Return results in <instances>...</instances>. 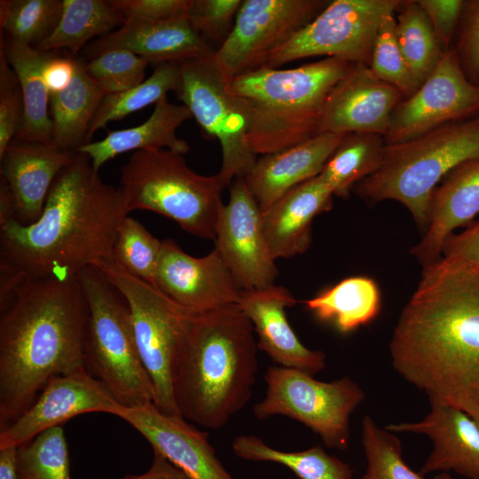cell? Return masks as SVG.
Listing matches in <instances>:
<instances>
[{
  "mask_svg": "<svg viewBox=\"0 0 479 479\" xmlns=\"http://www.w3.org/2000/svg\"><path fill=\"white\" fill-rule=\"evenodd\" d=\"M114 49L128 50L157 65L208 59L216 51L192 27L187 18L160 22L126 20L116 31L89 44L87 54L92 59Z\"/></svg>",
  "mask_w": 479,
  "mask_h": 479,
  "instance_id": "cell-22",
  "label": "cell"
},
{
  "mask_svg": "<svg viewBox=\"0 0 479 479\" xmlns=\"http://www.w3.org/2000/svg\"><path fill=\"white\" fill-rule=\"evenodd\" d=\"M124 23L125 20L111 0H63L58 26L35 48L42 51L64 48L77 52L90 39L121 27Z\"/></svg>",
  "mask_w": 479,
  "mask_h": 479,
  "instance_id": "cell-31",
  "label": "cell"
},
{
  "mask_svg": "<svg viewBox=\"0 0 479 479\" xmlns=\"http://www.w3.org/2000/svg\"><path fill=\"white\" fill-rule=\"evenodd\" d=\"M395 19L398 46L420 86L437 67L445 51L417 0H403Z\"/></svg>",
  "mask_w": 479,
  "mask_h": 479,
  "instance_id": "cell-34",
  "label": "cell"
},
{
  "mask_svg": "<svg viewBox=\"0 0 479 479\" xmlns=\"http://www.w3.org/2000/svg\"><path fill=\"white\" fill-rule=\"evenodd\" d=\"M241 0H192L187 20L216 51L230 35Z\"/></svg>",
  "mask_w": 479,
  "mask_h": 479,
  "instance_id": "cell-42",
  "label": "cell"
},
{
  "mask_svg": "<svg viewBox=\"0 0 479 479\" xmlns=\"http://www.w3.org/2000/svg\"><path fill=\"white\" fill-rule=\"evenodd\" d=\"M446 51L452 49L464 0H417Z\"/></svg>",
  "mask_w": 479,
  "mask_h": 479,
  "instance_id": "cell-46",
  "label": "cell"
},
{
  "mask_svg": "<svg viewBox=\"0 0 479 479\" xmlns=\"http://www.w3.org/2000/svg\"><path fill=\"white\" fill-rule=\"evenodd\" d=\"M479 114V86L465 76L452 49L431 75L395 108L386 145L402 143L444 124Z\"/></svg>",
  "mask_w": 479,
  "mask_h": 479,
  "instance_id": "cell-14",
  "label": "cell"
},
{
  "mask_svg": "<svg viewBox=\"0 0 479 479\" xmlns=\"http://www.w3.org/2000/svg\"><path fill=\"white\" fill-rule=\"evenodd\" d=\"M179 82V62H164L158 64L153 74L137 86L122 92L106 94L90 126L87 142L90 143L94 133L108 122L156 104L169 91L175 92Z\"/></svg>",
  "mask_w": 479,
  "mask_h": 479,
  "instance_id": "cell-35",
  "label": "cell"
},
{
  "mask_svg": "<svg viewBox=\"0 0 479 479\" xmlns=\"http://www.w3.org/2000/svg\"><path fill=\"white\" fill-rule=\"evenodd\" d=\"M403 0H334L306 26L271 51L262 67H278L326 56L369 66L383 17Z\"/></svg>",
  "mask_w": 479,
  "mask_h": 479,
  "instance_id": "cell-12",
  "label": "cell"
},
{
  "mask_svg": "<svg viewBox=\"0 0 479 479\" xmlns=\"http://www.w3.org/2000/svg\"><path fill=\"white\" fill-rule=\"evenodd\" d=\"M345 134L319 133L258 158L243 179L262 212L298 185L320 174Z\"/></svg>",
  "mask_w": 479,
  "mask_h": 479,
  "instance_id": "cell-24",
  "label": "cell"
},
{
  "mask_svg": "<svg viewBox=\"0 0 479 479\" xmlns=\"http://www.w3.org/2000/svg\"><path fill=\"white\" fill-rule=\"evenodd\" d=\"M16 472L18 479H71L62 427L49 428L17 447Z\"/></svg>",
  "mask_w": 479,
  "mask_h": 479,
  "instance_id": "cell-37",
  "label": "cell"
},
{
  "mask_svg": "<svg viewBox=\"0 0 479 479\" xmlns=\"http://www.w3.org/2000/svg\"><path fill=\"white\" fill-rule=\"evenodd\" d=\"M0 50L17 75L23 98V115L15 140L51 145V93L43 79L46 62L53 51H42L7 36Z\"/></svg>",
  "mask_w": 479,
  "mask_h": 479,
  "instance_id": "cell-28",
  "label": "cell"
},
{
  "mask_svg": "<svg viewBox=\"0 0 479 479\" xmlns=\"http://www.w3.org/2000/svg\"><path fill=\"white\" fill-rule=\"evenodd\" d=\"M16 454L17 447L0 449V479H18Z\"/></svg>",
  "mask_w": 479,
  "mask_h": 479,
  "instance_id": "cell-51",
  "label": "cell"
},
{
  "mask_svg": "<svg viewBox=\"0 0 479 479\" xmlns=\"http://www.w3.org/2000/svg\"><path fill=\"white\" fill-rule=\"evenodd\" d=\"M264 380L265 397L253 408L257 419L287 416L318 434L326 446L348 447L350 415L365 397L352 379L326 382L299 369L269 366Z\"/></svg>",
  "mask_w": 479,
  "mask_h": 479,
  "instance_id": "cell-10",
  "label": "cell"
},
{
  "mask_svg": "<svg viewBox=\"0 0 479 479\" xmlns=\"http://www.w3.org/2000/svg\"><path fill=\"white\" fill-rule=\"evenodd\" d=\"M114 416L134 428L154 452L165 457L190 479H235L217 458L208 435L184 418L163 412L153 403L122 405Z\"/></svg>",
  "mask_w": 479,
  "mask_h": 479,
  "instance_id": "cell-19",
  "label": "cell"
},
{
  "mask_svg": "<svg viewBox=\"0 0 479 479\" xmlns=\"http://www.w3.org/2000/svg\"><path fill=\"white\" fill-rule=\"evenodd\" d=\"M179 66L180 82L175 93L203 133L219 141L218 174L230 186L233 179L247 175L257 160L247 140V112L213 57L182 60Z\"/></svg>",
  "mask_w": 479,
  "mask_h": 479,
  "instance_id": "cell-11",
  "label": "cell"
},
{
  "mask_svg": "<svg viewBox=\"0 0 479 479\" xmlns=\"http://www.w3.org/2000/svg\"><path fill=\"white\" fill-rule=\"evenodd\" d=\"M75 155L37 142L14 139L9 145L0 170L14 200L15 221L27 225L40 217L54 179Z\"/></svg>",
  "mask_w": 479,
  "mask_h": 479,
  "instance_id": "cell-23",
  "label": "cell"
},
{
  "mask_svg": "<svg viewBox=\"0 0 479 479\" xmlns=\"http://www.w3.org/2000/svg\"><path fill=\"white\" fill-rule=\"evenodd\" d=\"M123 19L150 22L187 18L192 0H111Z\"/></svg>",
  "mask_w": 479,
  "mask_h": 479,
  "instance_id": "cell-45",
  "label": "cell"
},
{
  "mask_svg": "<svg viewBox=\"0 0 479 479\" xmlns=\"http://www.w3.org/2000/svg\"><path fill=\"white\" fill-rule=\"evenodd\" d=\"M403 99V94L378 78L369 66L354 64L328 94L318 134L367 132L385 137Z\"/></svg>",
  "mask_w": 479,
  "mask_h": 479,
  "instance_id": "cell-18",
  "label": "cell"
},
{
  "mask_svg": "<svg viewBox=\"0 0 479 479\" xmlns=\"http://www.w3.org/2000/svg\"><path fill=\"white\" fill-rule=\"evenodd\" d=\"M122 406L84 367L51 377L28 409L0 430V449L27 444L40 433L86 412L114 415Z\"/></svg>",
  "mask_w": 479,
  "mask_h": 479,
  "instance_id": "cell-16",
  "label": "cell"
},
{
  "mask_svg": "<svg viewBox=\"0 0 479 479\" xmlns=\"http://www.w3.org/2000/svg\"><path fill=\"white\" fill-rule=\"evenodd\" d=\"M77 280L88 306L85 366L122 405L154 404L125 300L96 266L82 269Z\"/></svg>",
  "mask_w": 479,
  "mask_h": 479,
  "instance_id": "cell-8",
  "label": "cell"
},
{
  "mask_svg": "<svg viewBox=\"0 0 479 479\" xmlns=\"http://www.w3.org/2000/svg\"><path fill=\"white\" fill-rule=\"evenodd\" d=\"M75 72L62 90L51 93V145L76 153L87 144L92 120L106 93L88 75L85 64L75 59Z\"/></svg>",
  "mask_w": 479,
  "mask_h": 479,
  "instance_id": "cell-29",
  "label": "cell"
},
{
  "mask_svg": "<svg viewBox=\"0 0 479 479\" xmlns=\"http://www.w3.org/2000/svg\"><path fill=\"white\" fill-rule=\"evenodd\" d=\"M127 216L121 188L106 184L90 158L76 153L54 179L35 223L0 225V276L75 279L82 269L113 259Z\"/></svg>",
  "mask_w": 479,
  "mask_h": 479,
  "instance_id": "cell-2",
  "label": "cell"
},
{
  "mask_svg": "<svg viewBox=\"0 0 479 479\" xmlns=\"http://www.w3.org/2000/svg\"><path fill=\"white\" fill-rule=\"evenodd\" d=\"M467 413L473 419L479 428V408L473 409Z\"/></svg>",
  "mask_w": 479,
  "mask_h": 479,
  "instance_id": "cell-52",
  "label": "cell"
},
{
  "mask_svg": "<svg viewBox=\"0 0 479 479\" xmlns=\"http://www.w3.org/2000/svg\"><path fill=\"white\" fill-rule=\"evenodd\" d=\"M0 430L48 381L85 366L88 306L77 278L23 279L0 301Z\"/></svg>",
  "mask_w": 479,
  "mask_h": 479,
  "instance_id": "cell-3",
  "label": "cell"
},
{
  "mask_svg": "<svg viewBox=\"0 0 479 479\" xmlns=\"http://www.w3.org/2000/svg\"><path fill=\"white\" fill-rule=\"evenodd\" d=\"M148 63L128 50L114 49L92 58L85 68L106 94H114L143 82Z\"/></svg>",
  "mask_w": 479,
  "mask_h": 479,
  "instance_id": "cell-41",
  "label": "cell"
},
{
  "mask_svg": "<svg viewBox=\"0 0 479 479\" xmlns=\"http://www.w3.org/2000/svg\"><path fill=\"white\" fill-rule=\"evenodd\" d=\"M305 304L318 319L332 323L339 332L347 334L378 315L380 292L370 278L350 277L306 301Z\"/></svg>",
  "mask_w": 479,
  "mask_h": 479,
  "instance_id": "cell-30",
  "label": "cell"
},
{
  "mask_svg": "<svg viewBox=\"0 0 479 479\" xmlns=\"http://www.w3.org/2000/svg\"><path fill=\"white\" fill-rule=\"evenodd\" d=\"M430 410L420 420L386 425L393 433L427 436L433 449L420 469L421 475L454 471L479 479V428L463 410L429 401Z\"/></svg>",
  "mask_w": 479,
  "mask_h": 479,
  "instance_id": "cell-21",
  "label": "cell"
},
{
  "mask_svg": "<svg viewBox=\"0 0 479 479\" xmlns=\"http://www.w3.org/2000/svg\"><path fill=\"white\" fill-rule=\"evenodd\" d=\"M452 49L465 76L479 86V0H464Z\"/></svg>",
  "mask_w": 479,
  "mask_h": 479,
  "instance_id": "cell-43",
  "label": "cell"
},
{
  "mask_svg": "<svg viewBox=\"0 0 479 479\" xmlns=\"http://www.w3.org/2000/svg\"><path fill=\"white\" fill-rule=\"evenodd\" d=\"M75 72V58L54 55L46 62L43 79L50 93L65 89Z\"/></svg>",
  "mask_w": 479,
  "mask_h": 479,
  "instance_id": "cell-48",
  "label": "cell"
},
{
  "mask_svg": "<svg viewBox=\"0 0 479 479\" xmlns=\"http://www.w3.org/2000/svg\"><path fill=\"white\" fill-rule=\"evenodd\" d=\"M353 65L326 58L289 69L260 67L232 79L247 112L253 152L274 153L318 135L328 94Z\"/></svg>",
  "mask_w": 479,
  "mask_h": 479,
  "instance_id": "cell-5",
  "label": "cell"
},
{
  "mask_svg": "<svg viewBox=\"0 0 479 479\" xmlns=\"http://www.w3.org/2000/svg\"><path fill=\"white\" fill-rule=\"evenodd\" d=\"M162 241L136 219L126 216L119 225L113 260L122 270L155 287Z\"/></svg>",
  "mask_w": 479,
  "mask_h": 479,
  "instance_id": "cell-38",
  "label": "cell"
},
{
  "mask_svg": "<svg viewBox=\"0 0 479 479\" xmlns=\"http://www.w3.org/2000/svg\"><path fill=\"white\" fill-rule=\"evenodd\" d=\"M23 115L19 80L0 50V158L14 140Z\"/></svg>",
  "mask_w": 479,
  "mask_h": 479,
  "instance_id": "cell-44",
  "label": "cell"
},
{
  "mask_svg": "<svg viewBox=\"0 0 479 479\" xmlns=\"http://www.w3.org/2000/svg\"><path fill=\"white\" fill-rule=\"evenodd\" d=\"M128 214L149 210L175 221L193 236L216 240L227 187L218 173L197 174L182 154L167 149L136 151L121 169Z\"/></svg>",
  "mask_w": 479,
  "mask_h": 479,
  "instance_id": "cell-7",
  "label": "cell"
},
{
  "mask_svg": "<svg viewBox=\"0 0 479 479\" xmlns=\"http://www.w3.org/2000/svg\"><path fill=\"white\" fill-rule=\"evenodd\" d=\"M386 144L375 133L351 132L326 162L319 176L334 196L348 198L355 184L373 174L380 166Z\"/></svg>",
  "mask_w": 479,
  "mask_h": 479,
  "instance_id": "cell-32",
  "label": "cell"
},
{
  "mask_svg": "<svg viewBox=\"0 0 479 479\" xmlns=\"http://www.w3.org/2000/svg\"><path fill=\"white\" fill-rule=\"evenodd\" d=\"M389 351L394 369L429 401L479 408V275L438 262L424 267Z\"/></svg>",
  "mask_w": 479,
  "mask_h": 479,
  "instance_id": "cell-1",
  "label": "cell"
},
{
  "mask_svg": "<svg viewBox=\"0 0 479 479\" xmlns=\"http://www.w3.org/2000/svg\"><path fill=\"white\" fill-rule=\"evenodd\" d=\"M477 159L479 114L386 145L379 168L356 185V192L370 202L398 201L426 229L433 191L455 168Z\"/></svg>",
  "mask_w": 479,
  "mask_h": 479,
  "instance_id": "cell-6",
  "label": "cell"
},
{
  "mask_svg": "<svg viewBox=\"0 0 479 479\" xmlns=\"http://www.w3.org/2000/svg\"><path fill=\"white\" fill-rule=\"evenodd\" d=\"M232 450L239 458L252 461H271L291 469L300 479H351L352 469L340 459L327 454L320 446L302 452H283L267 445L254 435L234 438Z\"/></svg>",
  "mask_w": 479,
  "mask_h": 479,
  "instance_id": "cell-33",
  "label": "cell"
},
{
  "mask_svg": "<svg viewBox=\"0 0 479 479\" xmlns=\"http://www.w3.org/2000/svg\"><path fill=\"white\" fill-rule=\"evenodd\" d=\"M63 0H1L0 27L8 37L35 47L59 24Z\"/></svg>",
  "mask_w": 479,
  "mask_h": 479,
  "instance_id": "cell-36",
  "label": "cell"
},
{
  "mask_svg": "<svg viewBox=\"0 0 479 479\" xmlns=\"http://www.w3.org/2000/svg\"><path fill=\"white\" fill-rule=\"evenodd\" d=\"M10 220H15V206L12 192L6 182L0 183V225Z\"/></svg>",
  "mask_w": 479,
  "mask_h": 479,
  "instance_id": "cell-50",
  "label": "cell"
},
{
  "mask_svg": "<svg viewBox=\"0 0 479 479\" xmlns=\"http://www.w3.org/2000/svg\"><path fill=\"white\" fill-rule=\"evenodd\" d=\"M333 197L318 175L294 187L262 212L263 233L275 260L307 251L313 219L332 208Z\"/></svg>",
  "mask_w": 479,
  "mask_h": 479,
  "instance_id": "cell-26",
  "label": "cell"
},
{
  "mask_svg": "<svg viewBox=\"0 0 479 479\" xmlns=\"http://www.w3.org/2000/svg\"><path fill=\"white\" fill-rule=\"evenodd\" d=\"M361 441L367 464L361 479H427L405 463L395 433L379 427L369 415L362 421Z\"/></svg>",
  "mask_w": 479,
  "mask_h": 479,
  "instance_id": "cell-39",
  "label": "cell"
},
{
  "mask_svg": "<svg viewBox=\"0 0 479 479\" xmlns=\"http://www.w3.org/2000/svg\"><path fill=\"white\" fill-rule=\"evenodd\" d=\"M215 241L241 290L274 285L279 273L276 260L263 233L262 211L243 177L233 179L230 185L229 200L221 209Z\"/></svg>",
  "mask_w": 479,
  "mask_h": 479,
  "instance_id": "cell-15",
  "label": "cell"
},
{
  "mask_svg": "<svg viewBox=\"0 0 479 479\" xmlns=\"http://www.w3.org/2000/svg\"><path fill=\"white\" fill-rule=\"evenodd\" d=\"M325 0H244L233 28L213 59L230 81L262 67L266 56L310 23Z\"/></svg>",
  "mask_w": 479,
  "mask_h": 479,
  "instance_id": "cell-13",
  "label": "cell"
},
{
  "mask_svg": "<svg viewBox=\"0 0 479 479\" xmlns=\"http://www.w3.org/2000/svg\"><path fill=\"white\" fill-rule=\"evenodd\" d=\"M192 117L185 105H176L164 97L143 123L111 131L99 141L85 144L77 153L86 154L97 171L109 160L130 151L167 149L183 155L190 146L177 135V130Z\"/></svg>",
  "mask_w": 479,
  "mask_h": 479,
  "instance_id": "cell-27",
  "label": "cell"
},
{
  "mask_svg": "<svg viewBox=\"0 0 479 479\" xmlns=\"http://www.w3.org/2000/svg\"><path fill=\"white\" fill-rule=\"evenodd\" d=\"M479 214V159L451 171L433 191L428 221L412 254L427 267L439 260L452 232Z\"/></svg>",
  "mask_w": 479,
  "mask_h": 479,
  "instance_id": "cell-25",
  "label": "cell"
},
{
  "mask_svg": "<svg viewBox=\"0 0 479 479\" xmlns=\"http://www.w3.org/2000/svg\"><path fill=\"white\" fill-rule=\"evenodd\" d=\"M123 479H190L182 470L170 463L165 457L153 452L150 468L138 475H129Z\"/></svg>",
  "mask_w": 479,
  "mask_h": 479,
  "instance_id": "cell-49",
  "label": "cell"
},
{
  "mask_svg": "<svg viewBox=\"0 0 479 479\" xmlns=\"http://www.w3.org/2000/svg\"><path fill=\"white\" fill-rule=\"evenodd\" d=\"M431 479H455L451 475L445 472H441L435 476H433Z\"/></svg>",
  "mask_w": 479,
  "mask_h": 479,
  "instance_id": "cell-53",
  "label": "cell"
},
{
  "mask_svg": "<svg viewBox=\"0 0 479 479\" xmlns=\"http://www.w3.org/2000/svg\"><path fill=\"white\" fill-rule=\"evenodd\" d=\"M96 267L122 294L130 309L137 349L153 386L155 406L181 417L173 398L172 377L192 312L129 274L113 259Z\"/></svg>",
  "mask_w": 479,
  "mask_h": 479,
  "instance_id": "cell-9",
  "label": "cell"
},
{
  "mask_svg": "<svg viewBox=\"0 0 479 479\" xmlns=\"http://www.w3.org/2000/svg\"><path fill=\"white\" fill-rule=\"evenodd\" d=\"M254 332L239 304L192 313L172 377L182 418L216 429L248 403L258 367Z\"/></svg>",
  "mask_w": 479,
  "mask_h": 479,
  "instance_id": "cell-4",
  "label": "cell"
},
{
  "mask_svg": "<svg viewBox=\"0 0 479 479\" xmlns=\"http://www.w3.org/2000/svg\"><path fill=\"white\" fill-rule=\"evenodd\" d=\"M155 287L192 313L239 304L242 292L216 247L194 257L171 239L162 240Z\"/></svg>",
  "mask_w": 479,
  "mask_h": 479,
  "instance_id": "cell-17",
  "label": "cell"
},
{
  "mask_svg": "<svg viewBox=\"0 0 479 479\" xmlns=\"http://www.w3.org/2000/svg\"><path fill=\"white\" fill-rule=\"evenodd\" d=\"M442 264L459 267L479 275V223L459 234H452L444 245Z\"/></svg>",
  "mask_w": 479,
  "mask_h": 479,
  "instance_id": "cell-47",
  "label": "cell"
},
{
  "mask_svg": "<svg viewBox=\"0 0 479 479\" xmlns=\"http://www.w3.org/2000/svg\"><path fill=\"white\" fill-rule=\"evenodd\" d=\"M295 303L287 288L274 284L242 290L239 305L254 327L257 347L280 366L314 375L325 369L326 355L304 346L292 329L286 309Z\"/></svg>",
  "mask_w": 479,
  "mask_h": 479,
  "instance_id": "cell-20",
  "label": "cell"
},
{
  "mask_svg": "<svg viewBox=\"0 0 479 479\" xmlns=\"http://www.w3.org/2000/svg\"><path fill=\"white\" fill-rule=\"evenodd\" d=\"M396 12L386 14L378 28L369 67L381 80L396 87L404 98L419 88L398 46L395 34Z\"/></svg>",
  "mask_w": 479,
  "mask_h": 479,
  "instance_id": "cell-40",
  "label": "cell"
}]
</instances>
